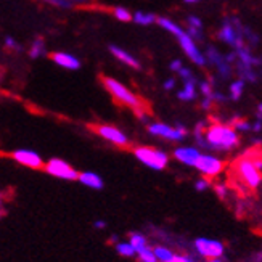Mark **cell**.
I'll return each mask as SVG.
<instances>
[{
  "mask_svg": "<svg viewBox=\"0 0 262 262\" xmlns=\"http://www.w3.org/2000/svg\"><path fill=\"white\" fill-rule=\"evenodd\" d=\"M135 256L139 257V262H158L156 257H155V254H153V249L150 246H145Z\"/></svg>",
  "mask_w": 262,
  "mask_h": 262,
  "instance_id": "obj_26",
  "label": "cell"
},
{
  "mask_svg": "<svg viewBox=\"0 0 262 262\" xmlns=\"http://www.w3.org/2000/svg\"><path fill=\"white\" fill-rule=\"evenodd\" d=\"M43 170L52 177L61 179V180H77L79 170H76L71 164H68L66 161L60 158H52L47 163L43 164Z\"/></svg>",
  "mask_w": 262,
  "mask_h": 262,
  "instance_id": "obj_7",
  "label": "cell"
},
{
  "mask_svg": "<svg viewBox=\"0 0 262 262\" xmlns=\"http://www.w3.org/2000/svg\"><path fill=\"white\" fill-rule=\"evenodd\" d=\"M184 2H187V4H195V2H198V0H184Z\"/></svg>",
  "mask_w": 262,
  "mask_h": 262,
  "instance_id": "obj_44",
  "label": "cell"
},
{
  "mask_svg": "<svg viewBox=\"0 0 262 262\" xmlns=\"http://www.w3.org/2000/svg\"><path fill=\"white\" fill-rule=\"evenodd\" d=\"M115 249L116 253L122 257H135V249L130 246L129 242H121V243H116L115 245Z\"/></svg>",
  "mask_w": 262,
  "mask_h": 262,
  "instance_id": "obj_22",
  "label": "cell"
},
{
  "mask_svg": "<svg viewBox=\"0 0 262 262\" xmlns=\"http://www.w3.org/2000/svg\"><path fill=\"white\" fill-rule=\"evenodd\" d=\"M200 89H201V92H203L204 98H211V95H212V87H211V84H208V82H201Z\"/></svg>",
  "mask_w": 262,
  "mask_h": 262,
  "instance_id": "obj_33",
  "label": "cell"
},
{
  "mask_svg": "<svg viewBox=\"0 0 262 262\" xmlns=\"http://www.w3.org/2000/svg\"><path fill=\"white\" fill-rule=\"evenodd\" d=\"M89 129L118 148H127L130 145L129 137L116 126H111V124H89Z\"/></svg>",
  "mask_w": 262,
  "mask_h": 262,
  "instance_id": "obj_5",
  "label": "cell"
},
{
  "mask_svg": "<svg viewBox=\"0 0 262 262\" xmlns=\"http://www.w3.org/2000/svg\"><path fill=\"white\" fill-rule=\"evenodd\" d=\"M208 262H222V259H209Z\"/></svg>",
  "mask_w": 262,
  "mask_h": 262,
  "instance_id": "obj_45",
  "label": "cell"
},
{
  "mask_svg": "<svg viewBox=\"0 0 262 262\" xmlns=\"http://www.w3.org/2000/svg\"><path fill=\"white\" fill-rule=\"evenodd\" d=\"M10 158L16 161L18 164L25 166V167H29V169H34V170H40L43 169V159L39 153L32 151V150H15L10 153Z\"/></svg>",
  "mask_w": 262,
  "mask_h": 262,
  "instance_id": "obj_9",
  "label": "cell"
},
{
  "mask_svg": "<svg viewBox=\"0 0 262 262\" xmlns=\"http://www.w3.org/2000/svg\"><path fill=\"white\" fill-rule=\"evenodd\" d=\"M174 85H176V81H174V79H167V81L164 82V89H166V90H172Z\"/></svg>",
  "mask_w": 262,
  "mask_h": 262,
  "instance_id": "obj_41",
  "label": "cell"
},
{
  "mask_svg": "<svg viewBox=\"0 0 262 262\" xmlns=\"http://www.w3.org/2000/svg\"><path fill=\"white\" fill-rule=\"evenodd\" d=\"M188 23H190V28H193V29H201V19L200 18L190 16L188 18Z\"/></svg>",
  "mask_w": 262,
  "mask_h": 262,
  "instance_id": "obj_35",
  "label": "cell"
},
{
  "mask_svg": "<svg viewBox=\"0 0 262 262\" xmlns=\"http://www.w3.org/2000/svg\"><path fill=\"white\" fill-rule=\"evenodd\" d=\"M200 155H201V151L196 146H177L172 153L174 159H177L179 163L190 166V167H195V163L200 158Z\"/></svg>",
  "mask_w": 262,
  "mask_h": 262,
  "instance_id": "obj_11",
  "label": "cell"
},
{
  "mask_svg": "<svg viewBox=\"0 0 262 262\" xmlns=\"http://www.w3.org/2000/svg\"><path fill=\"white\" fill-rule=\"evenodd\" d=\"M132 19L137 23V25L148 26V25H153V23L156 21V16L151 15V13H143V11H137V13L132 16Z\"/></svg>",
  "mask_w": 262,
  "mask_h": 262,
  "instance_id": "obj_23",
  "label": "cell"
},
{
  "mask_svg": "<svg viewBox=\"0 0 262 262\" xmlns=\"http://www.w3.org/2000/svg\"><path fill=\"white\" fill-rule=\"evenodd\" d=\"M214 190H215V193L222 198V200H225L227 198V185H224V184H217L214 187Z\"/></svg>",
  "mask_w": 262,
  "mask_h": 262,
  "instance_id": "obj_34",
  "label": "cell"
},
{
  "mask_svg": "<svg viewBox=\"0 0 262 262\" xmlns=\"http://www.w3.org/2000/svg\"><path fill=\"white\" fill-rule=\"evenodd\" d=\"M208 242H209V238L200 236V238H196V240H195V243H193L196 254L204 257V259H206V253H208Z\"/></svg>",
  "mask_w": 262,
  "mask_h": 262,
  "instance_id": "obj_24",
  "label": "cell"
},
{
  "mask_svg": "<svg viewBox=\"0 0 262 262\" xmlns=\"http://www.w3.org/2000/svg\"><path fill=\"white\" fill-rule=\"evenodd\" d=\"M92 227H94V229H97V230H103V229H106V222H105V221H101V219H98V221H95V222L92 224Z\"/></svg>",
  "mask_w": 262,
  "mask_h": 262,
  "instance_id": "obj_37",
  "label": "cell"
},
{
  "mask_svg": "<svg viewBox=\"0 0 262 262\" xmlns=\"http://www.w3.org/2000/svg\"><path fill=\"white\" fill-rule=\"evenodd\" d=\"M211 187V180L209 179H200V180H196L195 182V190L196 191H206L208 188Z\"/></svg>",
  "mask_w": 262,
  "mask_h": 262,
  "instance_id": "obj_30",
  "label": "cell"
},
{
  "mask_svg": "<svg viewBox=\"0 0 262 262\" xmlns=\"http://www.w3.org/2000/svg\"><path fill=\"white\" fill-rule=\"evenodd\" d=\"M219 37H221L224 42L229 43V45H233V47H235L236 50H240V49L245 47L243 37H242V36H238V34L235 32V29H233V26H230V25H225V26L222 28V31H221V34H219Z\"/></svg>",
  "mask_w": 262,
  "mask_h": 262,
  "instance_id": "obj_14",
  "label": "cell"
},
{
  "mask_svg": "<svg viewBox=\"0 0 262 262\" xmlns=\"http://www.w3.org/2000/svg\"><path fill=\"white\" fill-rule=\"evenodd\" d=\"M243 90H245V81H243V79H238V81L232 82V85H230L232 100H240V97L243 95Z\"/></svg>",
  "mask_w": 262,
  "mask_h": 262,
  "instance_id": "obj_25",
  "label": "cell"
},
{
  "mask_svg": "<svg viewBox=\"0 0 262 262\" xmlns=\"http://www.w3.org/2000/svg\"><path fill=\"white\" fill-rule=\"evenodd\" d=\"M156 21L159 23V26L164 28V29H166V31H169V32H172L174 36H180V34L184 32V29L179 28L174 21H170V19H167V18H158Z\"/></svg>",
  "mask_w": 262,
  "mask_h": 262,
  "instance_id": "obj_21",
  "label": "cell"
},
{
  "mask_svg": "<svg viewBox=\"0 0 262 262\" xmlns=\"http://www.w3.org/2000/svg\"><path fill=\"white\" fill-rule=\"evenodd\" d=\"M132 153L142 164L153 170H158V172L159 170H164L169 164V155L163 150H156V148L151 146H143V145L135 146Z\"/></svg>",
  "mask_w": 262,
  "mask_h": 262,
  "instance_id": "obj_4",
  "label": "cell"
},
{
  "mask_svg": "<svg viewBox=\"0 0 262 262\" xmlns=\"http://www.w3.org/2000/svg\"><path fill=\"white\" fill-rule=\"evenodd\" d=\"M177 97L182 100V101H193L196 98V89H195V77L190 79V81H185V85L184 89L180 90L177 94Z\"/></svg>",
  "mask_w": 262,
  "mask_h": 262,
  "instance_id": "obj_16",
  "label": "cell"
},
{
  "mask_svg": "<svg viewBox=\"0 0 262 262\" xmlns=\"http://www.w3.org/2000/svg\"><path fill=\"white\" fill-rule=\"evenodd\" d=\"M146 129H148V134H151L155 137H161V139L169 140V142H182L187 135L185 127H182V126L170 127L163 122H153Z\"/></svg>",
  "mask_w": 262,
  "mask_h": 262,
  "instance_id": "obj_8",
  "label": "cell"
},
{
  "mask_svg": "<svg viewBox=\"0 0 262 262\" xmlns=\"http://www.w3.org/2000/svg\"><path fill=\"white\" fill-rule=\"evenodd\" d=\"M169 262H196V260L190 254H174L172 259H170Z\"/></svg>",
  "mask_w": 262,
  "mask_h": 262,
  "instance_id": "obj_31",
  "label": "cell"
},
{
  "mask_svg": "<svg viewBox=\"0 0 262 262\" xmlns=\"http://www.w3.org/2000/svg\"><path fill=\"white\" fill-rule=\"evenodd\" d=\"M77 182L82 184L87 188L92 190H103L105 188V180L101 179L97 172H92V170H84V172H79L77 176Z\"/></svg>",
  "mask_w": 262,
  "mask_h": 262,
  "instance_id": "obj_12",
  "label": "cell"
},
{
  "mask_svg": "<svg viewBox=\"0 0 262 262\" xmlns=\"http://www.w3.org/2000/svg\"><path fill=\"white\" fill-rule=\"evenodd\" d=\"M177 39H179V42L182 45V49H184V52L187 53V56H188V58L193 63H196L198 66H204V64H206V58H204L203 53L198 50V47L195 45V40H193L185 31L182 32L180 36H177Z\"/></svg>",
  "mask_w": 262,
  "mask_h": 262,
  "instance_id": "obj_10",
  "label": "cell"
},
{
  "mask_svg": "<svg viewBox=\"0 0 262 262\" xmlns=\"http://www.w3.org/2000/svg\"><path fill=\"white\" fill-rule=\"evenodd\" d=\"M212 106V100L211 98H204L203 100V103H201V108L203 110H209Z\"/></svg>",
  "mask_w": 262,
  "mask_h": 262,
  "instance_id": "obj_40",
  "label": "cell"
},
{
  "mask_svg": "<svg viewBox=\"0 0 262 262\" xmlns=\"http://www.w3.org/2000/svg\"><path fill=\"white\" fill-rule=\"evenodd\" d=\"M151 249H153V254H155V257H156L158 262H169L170 259H172V256L176 254L172 249L164 246V245H156Z\"/></svg>",
  "mask_w": 262,
  "mask_h": 262,
  "instance_id": "obj_19",
  "label": "cell"
},
{
  "mask_svg": "<svg viewBox=\"0 0 262 262\" xmlns=\"http://www.w3.org/2000/svg\"><path fill=\"white\" fill-rule=\"evenodd\" d=\"M4 217V206H2V200H0V219Z\"/></svg>",
  "mask_w": 262,
  "mask_h": 262,
  "instance_id": "obj_43",
  "label": "cell"
},
{
  "mask_svg": "<svg viewBox=\"0 0 262 262\" xmlns=\"http://www.w3.org/2000/svg\"><path fill=\"white\" fill-rule=\"evenodd\" d=\"M179 74L184 77V81H190V79H193V76H191V71L190 70H187V68H182V70L179 71Z\"/></svg>",
  "mask_w": 262,
  "mask_h": 262,
  "instance_id": "obj_36",
  "label": "cell"
},
{
  "mask_svg": "<svg viewBox=\"0 0 262 262\" xmlns=\"http://www.w3.org/2000/svg\"><path fill=\"white\" fill-rule=\"evenodd\" d=\"M195 167L200 170V174L204 179H214L217 177L221 172H224L225 169V161H222L221 158L214 156V155H200V158L196 159Z\"/></svg>",
  "mask_w": 262,
  "mask_h": 262,
  "instance_id": "obj_6",
  "label": "cell"
},
{
  "mask_svg": "<svg viewBox=\"0 0 262 262\" xmlns=\"http://www.w3.org/2000/svg\"><path fill=\"white\" fill-rule=\"evenodd\" d=\"M129 243H130V246L135 249V254L140 251V249H143L145 246H148V243H146V236L143 235V233H139V232H132L130 235H129Z\"/></svg>",
  "mask_w": 262,
  "mask_h": 262,
  "instance_id": "obj_20",
  "label": "cell"
},
{
  "mask_svg": "<svg viewBox=\"0 0 262 262\" xmlns=\"http://www.w3.org/2000/svg\"><path fill=\"white\" fill-rule=\"evenodd\" d=\"M110 50H111V53L115 55L119 61H122L124 64H127V66L134 68V70H140V63L137 61V58H134V56H132L130 53H127L126 50H122V49L116 47V45H111Z\"/></svg>",
  "mask_w": 262,
  "mask_h": 262,
  "instance_id": "obj_15",
  "label": "cell"
},
{
  "mask_svg": "<svg viewBox=\"0 0 262 262\" xmlns=\"http://www.w3.org/2000/svg\"><path fill=\"white\" fill-rule=\"evenodd\" d=\"M230 127H233L236 132H248V130H251V124L246 119H236Z\"/></svg>",
  "mask_w": 262,
  "mask_h": 262,
  "instance_id": "obj_28",
  "label": "cell"
},
{
  "mask_svg": "<svg viewBox=\"0 0 262 262\" xmlns=\"http://www.w3.org/2000/svg\"><path fill=\"white\" fill-rule=\"evenodd\" d=\"M50 60L53 63H56L61 68H66V70H79L81 68V61H79L76 56L70 55V53H64V52H53L50 53Z\"/></svg>",
  "mask_w": 262,
  "mask_h": 262,
  "instance_id": "obj_13",
  "label": "cell"
},
{
  "mask_svg": "<svg viewBox=\"0 0 262 262\" xmlns=\"http://www.w3.org/2000/svg\"><path fill=\"white\" fill-rule=\"evenodd\" d=\"M115 16H116L119 21H132L130 11H129V10H126V8H122V7L115 8Z\"/></svg>",
  "mask_w": 262,
  "mask_h": 262,
  "instance_id": "obj_29",
  "label": "cell"
},
{
  "mask_svg": "<svg viewBox=\"0 0 262 262\" xmlns=\"http://www.w3.org/2000/svg\"><path fill=\"white\" fill-rule=\"evenodd\" d=\"M232 172H233L235 179L240 182L246 190L256 191L260 187V182H262L260 170L256 169V166L251 161V158H249L246 153L233 161Z\"/></svg>",
  "mask_w": 262,
  "mask_h": 262,
  "instance_id": "obj_3",
  "label": "cell"
},
{
  "mask_svg": "<svg viewBox=\"0 0 262 262\" xmlns=\"http://www.w3.org/2000/svg\"><path fill=\"white\" fill-rule=\"evenodd\" d=\"M101 84H103V87L110 92V95L115 98L118 103L127 106V108H132L137 116H139L140 119H145V101L137 95L134 94L130 89H127L124 84H121L119 81H116V79L113 77H108V76H101Z\"/></svg>",
  "mask_w": 262,
  "mask_h": 262,
  "instance_id": "obj_2",
  "label": "cell"
},
{
  "mask_svg": "<svg viewBox=\"0 0 262 262\" xmlns=\"http://www.w3.org/2000/svg\"><path fill=\"white\" fill-rule=\"evenodd\" d=\"M260 127H262V122L260 121H256L254 126H251V130L253 132H260Z\"/></svg>",
  "mask_w": 262,
  "mask_h": 262,
  "instance_id": "obj_42",
  "label": "cell"
},
{
  "mask_svg": "<svg viewBox=\"0 0 262 262\" xmlns=\"http://www.w3.org/2000/svg\"><path fill=\"white\" fill-rule=\"evenodd\" d=\"M225 253V246L222 242L217 240H209L208 242V253H206V259H222Z\"/></svg>",
  "mask_w": 262,
  "mask_h": 262,
  "instance_id": "obj_17",
  "label": "cell"
},
{
  "mask_svg": "<svg viewBox=\"0 0 262 262\" xmlns=\"http://www.w3.org/2000/svg\"><path fill=\"white\" fill-rule=\"evenodd\" d=\"M208 55H209V60L212 61V63H215V66L219 68V71H221V74L224 76V77H227L230 74V68H229V63H227L222 56L215 52L214 49H209V52H208Z\"/></svg>",
  "mask_w": 262,
  "mask_h": 262,
  "instance_id": "obj_18",
  "label": "cell"
},
{
  "mask_svg": "<svg viewBox=\"0 0 262 262\" xmlns=\"http://www.w3.org/2000/svg\"><path fill=\"white\" fill-rule=\"evenodd\" d=\"M43 50H45V47H43V40H42V39L34 40L32 47H31V50H29L31 58H39V56L43 53Z\"/></svg>",
  "mask_w": 262,
  "mask_h": 262,
  "instance_id": "obj_27",
  "label": "cell"
},
{
  "mask_svg": "<svg viewBox=\"0 0 262 262\" xmlns=\"http://www.w3.org/2000/svg\"><path fill=\"white\" fill-rule=\"evenodd\" d=\"M47 2L58 7H71V2H85V0H47Z\"/></svg>",
  "mask_w": 262,
  "mask_h": 262,
  "instance_id": "obj_32",
  "label": "cell"
},
{
  "mask_svg": "<svg viewBox=\"0 0 262 262\" xmlns=\"http://www.w3.org/2000/svg\"><path fill=\"white\" fill-rule=\"evenodd\" d=\"M204 142L206 148L217 151H230L240 145V134L233 127L225 126V124L214 122L204 130Z\"/></svg>",
  "mask_w": 262,
  "mask_h": 262,
  "instance_id": "obj_1",
  "label": "cell"
},
{
  "mask_svg": "<svg viewBox=\"0 0 262 262\" xmlns=\"http://www.w3.org/2000/svg\"><path fill=\"white\" fill-rule=\"evenodd\" d=\"M5 45H7V47H10V49H19V45L13 39H11V37H7L5 39Z\"/></svg>",
  "mask_w": 262,
  "mask_h": 262,
  "instance_id": "obj_39",
  "label": "cell"
},
{
  "mask_svg": "<svg viewBox=\"0 0 262 262\" xmlns=\"http://www.w3.org/2000/svg\"><path fill=\"white\" fill-rule=\"evenodd\" d=\"M182 68H184V66H182V61L180 60H174L172 63H170V70H172V71H177L179 73Z\"/></svg>",
  "mask_w": 262,
  "mask_h": 262,
  "instance_id": "obj_38",
  "label": "cell"
}]
</instances>
